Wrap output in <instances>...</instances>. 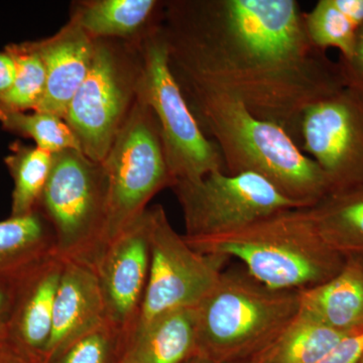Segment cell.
<instances>
[{
    "instance_id": "6da1fadb",
    "label": "cell",
    "mask_w": 363,
    "mask_h": 363,
    "mask_svg": "<svg viewBox=\"0 0 363 363\" xmlns=\"http://www.w3.org/2000/svg\"><path fill=\"white\" fill-rule=\"evenodd\" d=\"M162 30L176 76L230 95L298 145L306 109L345 88L296 0H169Z\"/></svg>"
},
{
    "instance_id": "7a4b0ae2",
    "label": "cell",
    "mask_w": 363,
    "mask_h": 363,
    "mask_svg": "<svg viewBox=\"0 0 363 363\" xmlns=\"http://www.w3.org/2000/svg\"><path fill=\"white\" fill-rule=\"evenodd\" d=\"M175 77L203 133L220 150L226 173L259 174L303 207L330 194L326 174L284 128L253 116L226 93Z\"/></svg>"
},
{
    "instance_id": "3957f363",
    "label": "cell",
    "mask_w": 363,
    "mask_h": 363,
    "mask_svg": "<svg viewBox=\"0 0 363 363\" xmlns=\"http://www.w3.org/2000/svg\"><path fill=\"white\" fill-rule=\"evenodd\" d=\"M184 238L198 252L240 259L253 279L274 290L321 285L345 262L320 235L309 208L283 210L206 238Z\"/></svg>"
},
{
    "instance_id": "277c9868",
    "label": "cell",
    "mask_w": 363,
    "mask_h": 363,
    "mask_svg": "<svg viewBox=\"0 0 363 363\" xmlns=\"http://www.w3.org/2000/svg\"><path fill=\"white\" fill-rule=\"evenodd\" d=\"M195 309L199 357L213 363H267L300 312V291L274 290L245 267H233Z\"/></svg>"
},
{
    "instance_id": "5b68a950",
    "label": "cell",
    "mask_w": 363,
    "mask_h": 363,
    "mask_svg": "<svg viewBox=\"0 0 363 363\" xmlns=\"http://www.w3.org/2000/svg\"><path fill=\"white\" fill-rule=\"evenodd\" d=\"M37 210L52 226L55 255L94 269L108 245L104 166L77 150L54 154Z\"/></svg>"
},
{
    "instance_id": "8992f818",
    "label": "cell",
    "mask_w": 363,
    "mask_h": 363,
    "mask_svg": "<svg viewBox=\"0 0 363 363\" xmlns=\"http://www.w3.org/2000/svg\"><path fill=\"white\" fill-rule=\"evenodd\" d=\"M142 44L95 40L89 72L64 117L81 152L92 161H104L135 104Z\"/></svg>"
},
{
    "instance_id": "52a82bcc",
    "label": "cell",
    "mask_w": 363,
    "mask_h": 363,
    "mask_svg": "<svg viewBox=\"0 0 363 363\" xmlns=\"http://www.w3.org/2000/svg\"><path fill=\"white\" fill-rule=\"evenodd\" d=\"M142 55L138 97L156 116L174 180L198 181L225 171L220 150L203 133L174 75L162 26L143 40Z\"/></svg>"
},
{
    "instance_id": "ba28073f",
    "label": "cell",
    "mask_w": 363,
    "mask_h": 363,
    "mask_svg": "<svg viewBox=\"0 0 363 363\" xmlns=\"http://www.w3.org/2000/svg\"><path fill=\"white\" fill-rule=\"evenodd\" d=\"M101 164L107 180L109 243L143 216L154 196L175 183L156 116L140 98Z\"/></svg>"
},
{
    "instance_id": "9c48e42d",
    "label": "cell",
    "mask_w": 363,
    "mask_h": 363,
    "mask_svg": "<svg viewBox=\"0 0 363 363\" xmlns=\"http://www.w3.org/2000/svg\"><path fill=\"white\" fill-rule=\"evenodd\" d=\"M171 189L183 211L188 238L227 233L283 210L307 208L252 172L216 171L201 180L176 181Z\"/></svg>"
},
{
    "instance_id": "30bf717a",
    "label": "cell",
    "mask_w": 363,
    "mask_h": 363,
    "mask_svg": "<svg viewBox=\"0 0 363 363\" xmlns=\"http://www.w3.org/2000/svg\"><path fill=\"white\" fill-rule=\"evenodd\" d=\"M150 216L149 281L133 330L164 313L196 307L216 285L230 260L193 250L169 223L161 205L150 208Z\"/></svg>"
},
{
    "instance_id": "8fae6325",
    "label": "cell",
    "mask_w": 363,
    "mask_h": 363,
    "mask_svg": "<svg viewBox=\"0 0 363 363\" xmlns=\"http://www.w3.org/2000/svg\"><path fill=\"white\" fill-rule=\"evenodd\" d=\"M298 143L326 174L331 193L363 186V96L344 88L308 107Z\"/></svg>"
},
{
    "instance_id": "7c38bea8",
    "label": "cell",
    "mask_w": 363,
    "mask_h": 363,
    "mask_svg": "<svg viewBox=\"0 0 363 363\" xmlns=\"http://www.w3.org/2000/svg\"><path fill=\"white\" fill-rule=\"evenodd\" d=\"M150 230L147 209L107 245L94 269L107 319L128 336L140 317L149 281Z\"/></svg>"
},
{
    "instance_id": "4fadbf2b",
    "label": "cell",
    "mask_w": 363,
    "mask_h": 363,
    "mask_svg": "<svg viewBox=\"0 0 363 363\" xmlns=\"http://www.w3.org/2000/svg\"><path fill=\"white\" fill-rule=\"evenodd\" d=\"M64 260L52 255L21 276L2 343L32 362L45 363Z\"/></svg>"
},
{
    "instance_id": "5bb4252c",
    "label": "cell",
    "mask_w": 363,
    "mask_h": 363,
    "mask_svg": "<svg viewBox=\"0 0 363 363\" xmlns=\"http://www.w3.org/2000/svg\"><path fill=\"white\" fill-rule=\"evenodd\" d=\"M47 72V87L35 111L48 112L64 119L72 99L89 72L95 40L73 21L58 33L35 42Z\"/></svg>"
},
{
    "instance_id": "9a60e30c",
    "label": "cell",
    "mask_w": 363,
    "mask_h": 363,
    "mask_svg": "<svg viewBox=\"0 0 363 363\" xmlns=\"http://www.w3.org/2000/svg\"><path fill=\"white\" fill-rule=\"evenodd\" d=\"M105 320L106 311L96 272L85 264L64 260L45 363L67 344Z\"/></svg>"
},
{
    "instance_id": "2e32d148",
    "label": "cell",
    "mask_w": 363,
    "mask_h": 363,
    "mask_svg": "<svg viewBox=\"0 0 363 363\" xmlns=\"http://www.w3.org/2000/svg\"><path fill=\"white\" fill-rule=\"evenodd\" d=\"M166 1L82 0L72 4L70 20L93 40L142 44L162 26Z\"/></svg>"
},
{
    "instance_id": "e0dca14e",
    "label": "cell",
    "mask_w": 363,
    "mask_h": 363,
    "mask_svg": "<svg viewBox=\"0 0 363 363\" xmlns=\"http://www.w3.org/2000/svg\"><path fill=\"white\" fill-rule=\"evenodd\" d=\"M300 310L351 336L363 330V257H345L330 279L300 292Z\"/></svg>"
},
{
    "instance_id": "ac0fdd59",
    "label": "cell",
    "mask_w": 363,
    "mask_h": 363,
    "mask_svg": "<svg viewBox=\"0 0 363 363\" xmlns=\"http://www.w3.org/2000/svg\"><path fill=\"white\" fill-rule=\"evenodd\" d=\"M128 354L135 363H188L199 357L195 307L164 313L135 328Z\"/></svg>"
},
{
    "instance_id": "d6986e66",
    "label": "cell",
    "mask_w": 363,
    "mask_h": 363,
    "mask_svg": "<svg viewBox=\"0 0 363 363\" xmlns=\"http://www.w3.org/2000/svg\"><path fill=\"white\" fill-rule=\"evenodd\" d=\"M52 255L54 233L39 210L0 221V279L21 278Z\"/></svg>"
},
{
    "instance_id": "ffe728a7",
    "label": "cell",
    "mask_w": 363,
    "mask_h": 363,
    "mask_svg": "<svg viewBox=\"0 0 363 363\" xmlns=\"http://www.w3.org/2000/svg\"><path fill=\"white\" fill-rule=\"evenodd\" d=\"M309 209L332 250L344 257H363V186L330 193Z\"/></svg>"
},
{
    "instance_id": "44dd1931",
    "label": "cell",
    "mask_w": 363,
    "mask_h": 363,
    "mask_svg": "<svg viewBox=\"0 0 363 363\" xmlns=\"http://www.w3.org/2000/svg\"><path fill=\"white\" fill-rule=\"evenodd\" d=\"M346 337L300 310L269 352L267 363H320Z\"/></svg>"
},
{
    "instance_id": "7402d4cb",
    "label": "cell",
    "mask_w": 363,
    "mask_h": 363,
    "mask_svg": "<svg viewBox=\"0 0 363 363\" xmlns=\"http://www.w3.org/2000/svg\"><path fill=\"white\" fill-rule=\"evenodd\" d=\"M54 154L38 147L14 143L6 164L13 179L11 217L37 210L52 167Z\"/></svg>"
},
{
    "instance_id": "603a6c76",
    "label": "cell",
    "mask_w": 363,
    "mask_h": 363,
    "mask_svg": "<svg viewBox=\"0 0 363 363\" xmlns=\"http://www.w3.org/2000/svg\"><path fill=\"white\" fill-rule=\"evenodd\" d=\"M16 74L13 85L0 96V105L18 111H35L44 99L47 72L35 42L7 45Z\"/></svg>"
},
{
    "instance_id": "cb8c5ba5",
    "label": "cell",
    "mask_w": 363,
    "mask_h": 363,
    "mask_svg": "<svg viewBox=\"0 0 363 363\" xmlns=\"http://www.w3.org/2000/svg\"><path fill=\"white\" fill-rule=\"evenodd\" d=\"M0 123L4 130L30 138L35 147L56 154L65 150H80L77 138L61 117L48 112L11 111L0 105Z\"/></svg>"
},
{
    "instance_id": "d4e9b609",
    "label": "cell",
    "mask_w": 363,
    "mask_h": 363,
    "mask_svg": "<svg viewBox=\"0 0 363 363\" xmlns=\"http://www.w3.org/2000/svg\"><path fill=\"white\" fill-rule=\"evenodd\" d=\"M128 347V334L109 321L64 346L47 363H118Z\"/></svg>"
},
{
    "instance_id": "484cf974",
    "label": "cell",
    "mask_w": 363,
    "mask_h": 363,
    "mask_svg": "<svg viewBox=\"0 0 363 363\" xmlns=\"http://www.w3.org/2000/svg\"><path fill=\"white\" fill-rule=\"evenodd\" d=\"M305 25L313 45L321 51L333 48L340 58H350L354 49L357 28L335 6L333 0H320L305 13Z\"/></svg>"
},
{
    "instance_id": "4316f807",
    "label": "cell",
    "mask_w": 363,
    "mask_h": 363,
    "mask_svg": "<svg viewBox=\"0 0 363 363\" xmlns=\"http://www.w3.org/2000/svg\"><path fill=\"white\" fill-rule=\"evenodd\" d=\"M337 62L345 88L363 96V26L357 30L354 49L350 58H339Z\"/></svg>"
},
{
    "instance_id": "83f0119b",
    "label": "cell",
    "mask_w": 363,
    "mask_h": 363,
    "mask_svg": "<svg viewBox=\"0 0 363 363\" xmlns=\"http://www.w3.org/2000/svg\"><path fill=\"white\" fill-rule=\"evenodd\" d=\"M363 357V330L344 338L320 363H358Z\"/></svg>"
},
{
    "instance_id": "f1b7e54d",
    "label": "cell",
    "mask_w": 363,
    "mask_h": 363,
    "mask_svg": "<svg viewBox=\"0 0 363 363\" xmlns=\"http://www.w3.org/2000/svg\"><path fill=\"white\" fill-rule=\"evenodd\" d=\"M18 279H0V343L4 341L9 318L13 311Z\"/></svg>"
},
{
    "instance_id": "f546056e",
    "label": "cell",
    "mask_w": 363,
    "mask_h": 363,
    "mask_svg": "<svg viewBox=\"0 0 363 363\" xmlns=\"http://www.w3.org/2000/svg\"><path fill=\"white\" fill-rule=\"evenodd\" d=\"M333 4L357 30L363 26V0H333Z\"/></svg>"
},
{
    "instance_id": "4dcf8cb0",
    "label": "cell",
    "mask_w": 363,
    "mask_h": 363,
    "mask_svg": "<svg viewBox=\"0 0 363 363\" xmlns=\"http://www.w3.org/2000/svg\"><path fill=\"white\" fill-rule=\"evenodd\" d=\"M16 67L13 60L6 51L0 52V96L13 85Z\"/></svg>"
},
{
    "instance_id": "1f68e13d",
    "label": "cell",
    "mask_w": 363,
    "mask_h": 363,
    "mask_svg": "<svg viewBox=\"0 0 363 363\" xmlns=\"http://www.w3.org/2000/svg\"><path fill=\"white\" fill-rule=\"evenodd\" d=\"M0 363H38L21 357L4 343H0Z\"/></svg>"
},
{
    "instance_id": "d6a6232c",
    "label": "cell",
    "mask_w": 363,
    "mask_h": 363,
    "mask_svg": "<svg viewBox=\"0 0 363 363\" xmlns=\"http://www.w3.org/2000/svg\"><path fill=\"white\" fill-rule=\"evenodd\" d=\"M188 363H213L212 362H210L209 359H207V358L202 357H197L195 358H193L192 360H191L190 362Z\"/></svg>"
},
{
    "instance_id": "836d02e7",
    "label": "cell",
    "mask_w": 363,
    "mask_h": 363,
    "mask_svg": "<svg viewBox=\"0 0 363 363\" xmlns=\"http://www.w3.org/2000/svg\"><path fill=\"white\" fill-rule=\"evenodd\" d=\"M118 363H135L133 362V359L130 357V355L128 354V351H126L125 355L123 358H121V362Z\"/></svg>"
},
{
    "instance_id": "e575fe53",
    "label": "cell",
    "mask_w": 363,
    "mask_h": 363,
    "mask_svg": "<svg viewBox=\"0 0 363 363\" xmlns=\"http://www.w3.org/2000/svg\"><path fill=\"white\" fill-rule=\"evenodd\" d=\"M234 363H257L253 362H234Z\"/></svg>"
},
{
    "instance_id": "d590c367",
    "label": "cell",
    "mask_w": 363,
    "mask_h": 363,
    "mask_svg": "<svg viewBox=\"0 0 363 363\" xmlns=\"http://www.w3.org/2000/svg\"><path fill=\"white\" fill-rule=\"evenodd\" d=\"M358 363H363V357L362 358H360L359 362H358Z\"/></svg>"
}]
</instances>
